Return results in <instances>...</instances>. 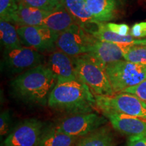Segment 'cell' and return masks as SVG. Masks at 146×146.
<instances>
[{
    "instance_id": "obj_31",
    "label": "cell",
    "mask_w": 146,
    "mask_h": 146,
    "mask_svg": "<svg viewBox=\"0 0 146 146\" xmlns=\"http://www.w3.org/2000/svg\"><path fill=\"white\" fill-rule=\"evenodd\" d=\"M123 1H127V0H123Z\"/></svg>"
},
{
    "instance_id": "obj_7",
    "label": "cell",
    "mask_w": 146,
    "mask_h": 146,
    "mask_svg": "<svg viewBox=\"0 0 146 146\" xmlns=\"http://www.w3.org/2000/svg\"><path fill=\"white\" fill-rule=\"evenodd\" d=\"M108 121L105 116L90 112L72 115L62 120L54 127L60 132L81 138L106 125Z\"/></svg>"
},
{
    "instance_id": "obj_20",
    "label": "cell",
    "mask_w": 146,
    "mask_h": 146,
    "mask_svg": "<svg viewBox=\"0 0 146 146\" xmlns=\"http://www.w3.org/2000/svg\"><path fill=\"white\" fill-rule=\"evenodd\" d=\"M79 139L60 132L54 126L45 128L37 146H74Z\"/></svg>"
},
{
    "instance_id": "obj_10",
    "label": "cell",
    "mask_w": 146,
    "mask_h": 146,
    "mask_svg": "<svg viewBox=\"0 0 146 146\" xmlns=\"http://www.w3.org/2000/svg\"><path fill=\"white\" fill-rule=\"evenodd\" d=\"M22 42L27 47L39 52H52L56 50L58 35L44 26H16Z\"/></svg>"
},
{
    "instance_id": "obj_13",
    "label": "cell",
    "mask_w": 146,
    "mask_h": 146,
    "mask_svg": "<svg viewBox=\"0 0 146 146\" xmlns=\"http://www.w3.org/2000/svg\"><path fill=\"white\" fill-rule=\"evenodd\" d=\"M63 5L74 18L76 25L89 34L98 28L99 23L93 18L85 0H64Z\"/></svg>"
},
{
    "instance_id": "obj_23",
    "label": "cell",
    "mask_w": 146,
    "mask_h": 146,
    "mask_svg": "<svg viewBox=\"0 0 146 146\" xmlns=\"http://www.w3.org/2000/svg\"><path fill=\"white\" fill-rule=\"evenodd\" d=\"M20 0H0V19L12 23Z\"/></svg>"
},
{
    "instance_id": "obj_21",
    "label": "cell",
    "mask_w": 146,
    "mask_h": 146,
    "mask_svg": "<svg viewBox=\"0 0 146 146\" xmlns=\"http://www.w3.org/2000/svg\"><path fill=\"white\" fill-rule=\"evenodd\" d=\"M0 34L4 50H11L23 47V42L18 33L16 27L12 23L0 19Z\"/></svg>"
},
{
    "instance_id": "obj_14",
    "label": "cell",
    "mask_w": 146,
    "mask_h": 146,
    "mask_svg": "<svg viewBox=\"0 0 146 146\" xmlns=\"http://www.w3.org/2000/svg\"><path fill=\"white\" fill-rule=\"evenodd\" d=\"M88 54L105 66L124 59L121 45L97 39L91 45Z\"/></svg>"
},
{
    "instance_id": "obj_24",
    "label": "cell",
    "mask_w": 146,
    "mask_h": 146,
    "mask_svg": "<svg viewBox=\"0 0 146 146\" xmlns=\"http://www.w3.org/2000/svg\"><path fill=\"white\" fill-rule=\"evenodd\" d=\"M25 4L41 9V10L51 12L58 8L60 4L56 0H20Z\"/></svg>"
},
{
    "instance_id": "obj_5",
    "label": "cell",
    "mask_w": 146,
    "mask_h": 146,
    "mask_svg": "<svg viewBox=\"0 0 146 146\" xmlns=\"http://www.w3.org/2000/svg\"><path fill=\"white\" fill-rule=\"evenodd\" d=\"M106 72L113 91L118 94L146 80V63L120 60L107 65Z\"/></svg>"
},
{
    "instance_id": "obj_18",
    "label": "cell",
    "mask_w": 146,
    "mask_h": 146,
    "mask_svg": "<svg viewBox=\"0 0 146 146\" xmlns=\"http://www.w3.org/2000/svg\"><path fill=\"white\" fill-rule=\"evenodd\" d=\"M93 36L100 41H107L110 43H116L121 45H146V39H139L133 38L130 34L127 36H122L114 33L106 27L105 23H99L94 31L90 33Z\"/></svg>"
},
{
    "instance_id": "obj_6",
    "label": "cell",
    "mask_w": 146,
    "mask_h": 146,
    "mask_svg": "<svg viewBox=\"0 0 146 146\" xmlns=\"http://www.w3.org/2000/svg\"><path fill=\"white\" fill-rule=\"evenodd\" d=\"M96 39L94 36L75 24L58 35L56 47L70 57L75 58L88 54Z\"/></svg>"
},
{
    "instance_id": "obj_1",
    "label": "cell",
    "mask_w": 146,
    "mask_h": 146,
    "mask_svg": "<svg viewBox=\"0 0 146 146\" xmlns=\"http://www.w3.org/2000/svg\"><path fill=\"white\" fill-rule=\"evenodd\" d=\"M57 81L46 65L40 64L18 74L11 82V88L14 96L24 102L45 106Z\"/></svg>"
},
{
    "instance_id": "obj_28",
    "label": "cell",
    "mask_w": 146,
    "mask_h": 146,
    "mask_svg": "<svg viewBox=\"0 0 146 146\" xmlns=\"http://www.w3.org/2000/svg\"><path fill=\"white\" fill-rule=\"evenodd\" d=\"M130 35L135 39H146V22L133 25L131 29Z\"/></svg>"
},
{
    "instance_id": "obj_27",
    "label": "cell",
    "mask_w": 146,
    "mask_h": 146,
    "mask_svg": "<svg viewBox=\"0 0 146 146\" xmlns=\"http://www.w3.org/2000/svg\"><path fill=\"white\" fill-rule=\"evenodd\" d=\"M11 124V118L9 111H3L0 116V135L4 136L9 132Z\"/></svg>"
},
{
    "instance_id": "obj_30",
    "label": "cell",
    "mask_w": 146,
    "mask_h": 146,
    "mask_svg": "<svg viewBox=\"0 0 146 146\" xmlns=\"http://www.w3.org/2000/svg\"><path fill=\"white\" fill-rule=\"evenodd\" d=\"M56 1H58V3H60V4H62L63 5V3H64V0H56Z\"/></svg>"
},
{
    "instance_id": "obj_26",
    "label": "cell",
    "mask_w": 146,
    "mask_h": 146,
    "mask_svg": "<svg viewBox=\"0 0 146 146\" xmlns=\"http://www.w3.org/2000/svg\"><path fill=\"white\" fill-rule=\"evenodd\" d=\"M106 27L109 31L114 33L122 36H127L129 35L131 29L126 24H117L114 23H105Z\"/></svg>"
},
{
    "instance_id": "obj_19",
    "label": "cell",
    "mask_w": 146,
    "mask_h": 146,
    "mask_svg": "<svg viewBox=\"0 0 146 146\" xmlns=\"http://www.w3.org/2000/svg\"><path fill=\"white\" fill-rule=\"evenodd\" d=\"M115 138L111 128L106 125L87 135L80 138L76 146H115Z\"/></svg>"
},
{
    "instance_id": "obj_9",
    "label": "cell",
    "mask_w": 146,
    "mask_h": 146,
    "mask_svg": "<svg viewBox=\"0 0 146 146\" xmlns=\"http://www.w3.org/2000/svg\"><path fill=\"white\" fill-rule=\"evenodd\" d=\"M44 129V123L36 118L24 120L11 131L3 146H37Z\"/></svg>"
},
{
    "instance_id": "obj_4",
    "label": "cell",
    "mask_w": 146,
    "mask_h": 146,
    "mask_svg": "<svg viewBox=\"0 0 146 146\" xmlns=\"http://www.w3.org/2000/svg\"><path fill=\"white\" fill-rule=\"evenodd\" d=\"M94 96L96 108L102 114L119 113L146 120V103L135 95L122 92L111 96Z\"/></svg>"
},
{
    "instance_id": "obj_3",
    "label": "cell",
    "mask_w": 146,
    "mask_h": 146,
    "mask_svg": "<svg viewBox=\"0 0 146 146\" xmlns=\"http://www.w3.org/2000/svg\"><path fill=\"white\" fill-rule=\"evenodd\" d=\"M73 59L78 79L87 85L94 95L111 96L115 94L106 72V66L89 54Z\"/></svg>"
},
{
    "instance_id": "obj_12",
    "label": "cell",
    "mask_w": 146,
    "mask_h": 146,
    "mask_svg": "<svg viewBox=\"0 0 146 146\" xmlns=\"http://www.w3.org/2000/svg\"><path fill=\"white\" fill-rule=\"evenodd\" d=\"M115 130L129 137L146 136V120L119 113L102 114Z\"/></svg>"
},
{
    "instance_id": "obj_8",
    "label": "cell",
    "mask_w": 146,
    "mask_h": 146,
    "mask_svg": "<svg viewBox=\"0 0 146 146\" xmlns=\"http://www.w3.org/2000/svg\"><path fill=\"white\" fill-rule=\"evenodd\" d=\"M43 60V56L41 53L30 47L23 46L3 52V67L14 74H21L42 64Z\"/></svg>"
},
{
    "instance_id": "obj_25",
    "label": "cell",
    "mask_w": 146,
    "mask_h": 146,
    "mask_svg": "<svg viewBox=\"0 0 146 146\" xmlns=\"http://www.w3.org/2000/svg\"><path fill=\"white\" fill-rule=\"evenodd\" d=\"M123 93L135 95L146 103V80L136 86L129 87L125 89Z\"/></svg>"
},
{
    "instance_id": "obj_17",
    "label": "cell",
    "mask_w": 146,
    "mask_h": 146,
    "mask_svg": "<svg viewBox=\"0 0 146 146\" xmlns=\"http://www.w3.org/2000/svg\"><path fill=\"white\" fill-rule=\"evenodd\" d=\"M85 2L97 23H109L116 17L118 8L117 0H85Z\"/></svg>"
},
{
    "instance_id": "obj_22",
    "label": "cell",
    "mask_w": 146,
    "mask_h": 146,
    "mask_svg": "<svg viewBox=\"0 0 146 146\" xmlns=\"http://www.w3.org/2000/svg\"><path fill=\"white\" fill-rule=\"evenodd\" d=\"M121 47L124 60L126 61L133 63H146V45H121Z\"/></svg>"
},
{
    "instance_id": "obj_15",
    "label": "cell",
    "mask_w": 146,
    "mask_h": 146,
    "mask_svg": "<svg viewBox=\"0 0 146 146\" xmlns=\"http://www.w3.org/2000/svg\"><path fill=\"white\" fill-rule=\"evenodd\" d=\"M50 12L34 8L20 2L17 12L13 18L12 24L16 26H42L43 21Z\"/></svg>"
},
{
    "instance_id": "obj_2",
    "label": "cell",
    "mask_w": 146,
    "mask_h": 146,
    "mask_svg": "<svg viewBox=\"0 0 146 146\" xmlns=\"http://www.w3.org/2000/svg\"><path fill=\"white\" fill-rule=\"evenodd\" d=\"M47 105L52 109L72 115L90 113L96 108L94 93L79 80L56 83Z\"/></svg>"
},
{
    "instance_id": "obj_29",
    "label": "cell",
    "mask_w": 146,
    "mask_h": 146,
    "mask_svg": "<svg viewBox=\"0 0 146 146\" xmlns=\"http://www.w3.org/2000/svg\"><path fill=\"white\" fill-rule=\"evenodd\" d=\"M127 146H146V136L129 137Z\"/></svg>"
},
{
    "instance_id": "obj_11",
    "label": "cell",
    "mask_w": 146,
    "mask_h": 146,
    "mask_svg": "<svg viewBox=\"0 0 146 146\" xmlns=\"http://www.w3.org/2000/svg\"><path fill=\"white\" fill-rule=\"evenodd\" d=\"M47 66L57 78V83L78 80L73 58L56 50L51 52Z\"/></svg>"
},
{
    "instance_id": "obj_16",
    "label": "cell",
    "mask_w": 146,
    "mask_h": 146,
    "mask_svg": "<svg viewBox=\"0 0 146 146\" xmlns=\"http://www.w3.org/2000/svg\"><path fill=\"white\" fill-rule=\"evenodd\" d=\"M75 24V21L68 10L63 5H60L47 14L42 26L47 27L54 33L59 35Z\"/></svg>"
}]
</instances>
